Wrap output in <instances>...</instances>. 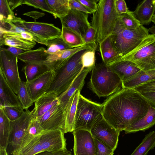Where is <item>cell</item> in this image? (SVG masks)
I'll list each match as a JSON object with an SVG mask.
<instances>
[{"instance_id": "obj_34", "label": "cell", "mask_w": 155, "mask_h": 155, "mask_svg": "<svg viewBox=\"0 0 155 155\" xmlns=\"http://www.w3.org/2000/svg\"><path fill=\"white\" fill-rule=\"evenodd\" d=\"M155 147V131L147 134L141 143L130 155H147L149 151Z\"/></svg>"}, {"instance_id": "obj_13", "label": "cell", "mask_w": 155, "mask_h": 155, "mask_svg": "<svg viewBox=\"0 0 155 155\" xmlns=\"http://www.w3.org/2000/svg\"><path fill=\"white\" fill-rule=\"evenodd\" d=\"M88 17V14L70 9L66 16L60 19L62 27L72 30L83 39L87 31L91 26Z\"/></svg>"}, {"instance_id": "obj_37", "label": "cell", "mask_w": 155, "mask_h": 155, "mask_svg": "<svg viewBox=\"0 0 155 155\" xmlns=\"http://www.w3.org/2000/svg\"><path fill=\"white\" fill-rule=\"evenodd\" d=\"M46 52L49 54L71 48L64 41L61 36L48 42Z\"/></svg>"}, {"instance_id": "obj_30", "label": "cell", "mask_w": 155, "mask_h": 155, "mask_svg": "<svg viewBox=\"0 0 155 155\" xmlns=\"http://www.w3.org/2000/svg\"><path fill=\"white\" fill-rule=\"evenodd\" d=\"M99 49L103 62L106 64L112 62L118 57L110 36L99 44Z\"/></svg>"}, {"instance_id": "obj_31", "label": "cell", "mask_w": 155, "mask_h": 155, "mask_svg": "<svg viewBox=\"0 0 155 155\" xmlns=\"http://www.w3.org/2000/svg\"><path fill=\"white\" fill-rule=\"evenodd\" d=\"M11 133L10 121L0 108V146L7 148Z\"/></svg>"}, {"instance_id": "obj_22", "label": "cell", "mask_w": 155, "mask_h": 155, "mask_svg": "<svg viewBox=\"0 0 155 155\" xmlns=\"http://www.w3.org/2000/svg\"><path fill=\"white\" fill-rule=\"evenodd\" d=\"M58 96L52 92L46 93L35 102L33 117L38 118L59 104Z\"/></svg>"}, {"instance_id": "obj_1", "label": "cell", "mask_w": 155, "mask_h": 155, "mask_svg": "<svg viewBox=\"0 0 155 155\" xmlns=\"http://www.w3.org/2000/svg\"><path fill=\"white\" fill-rule=\"evenodd\" d=\"M102 104L104 118L120 132L144 116L150 107L139 93L123 88Z\"/></svg>"}, {"instance_id": "obj_42", "label": "cell", "mask_w": 155, "mask_h": 155, "mask_svg": "<svg viewBox=\"0 0 155 155\" xmlns=\"http://www.w3.org/2000/svg\"><path fill=\"white\" fill-rule=\"evenodd\" d=\"M23 3L49 13L56 18L54 14L48 5L46 0H23Z\"/></svg>"}, {"instance_id": "obj_56", "label": "cell", "mask_w": 155, "mask_h": 155, "mask_svg": "<svg viewBox=\"0 0 155 155\" xmlns=\"http://www.w3.org/2000/svg\"><path fill=\"white\" fill-rule=\"evenodd\" d=\"M151 22H152L155 24V14H154L152 17L151 19Z\"/></svg>"}, {"instance_id": "obj_10", "label": "cell", "mask_w": 155, "mask_h": 155, "mask_svg": "<svg viewBox=\"0 0 155 155\" xmlns=\"http://www.w3.org/2000/svg\"><path fill=\"white\" fill-rule=\"evenodd\" d=\"M67 107V106L58 104L42 116L37 118L43 129L45 130L60 129L66 133Z\"/></svg>"}, {"instance_id": "obj_43", "label": "cell", "mask_w": 155, "mask_h": 155, "mask_svg": "<svg viewBox=\"0 0 155 155\" xmlns=\"http://www.w3.org/2000/svg\"><path fill=\"white\" fill-rule=\"evenodd\" d=\"M95 155H113L114 150L109 146L94 138Z\"/></svg>"}, {"instance_id": "obj_15", "label": "cell", "mask_w": 155, "mask_h": 155, "mask_svg": "<svg viewBox=\"0 0 155 155\" xmlns=\"http://www.w3.org/2000/svg\"><path fill=\"white\" fill-rule=\"evenodd\" d=\"M74 155H95L94 137L90 131L84 129L73 130Z\"/></svg>"}, {"instance_id": "obj_20", "label": "cell", "mask_w": 155, "mask_h": 155, "mask_svg": "<svg viewBox=\"0 0 155 155\" xmlns=\"http://www.w3.org/2000/svg\"><path fill=\"white\" fill-rule=\"evenodd\" d=\"M0 107L6 106L21 107L17 95L7 82L0 70Z\"/></svg>"}, {"instance_id": "obj_48", "label": "cell", "mask_w": 155, "mask_h": 155, "mask_svg": "<svg viewBox=\"0 0 155 155\" xmlns=\"http://www.w3.org/2000/svg\"><path fill=\"white\" fill-rule=\"evenodd\" d=\"M139 93L147 101L151 107L155 109V92Z\"/></svg>"}, {"instance_id": "obj_55", "label": "cell", "mask_w": 155, "mask_h": 155, "mask_svg": "<svg viewBox=\"0 0 155 155\" xmlns=\"http://www.w3.org/2000/svg\"><path fill=\"white\" fill-rule=\"evenodd\" d=\"M149 31L152 34L155 35V26H153L148 29Z\"/></svg>"}, {"instance_id": "obj_44", "label": "cell", "mask_w": 155, "mask_h": 155, "mask_svg": "<svg viewBox=\"0 0 155 155\" xmlns=\"http://www.w3.org/2000/svg\"><path fill=\"white\" fill-rule=\"evenodd\" d=\"M132 89L138 93L155 92V79L140 84Z\"/></svg>"}, {"instance_id": "obj_40", "label": "cell", "mask_w": 155, "mask_h": 155, "mask_svg": "<svg viewBox=\"0 0 155 155\" xmlns=\"http://www.w3.org/2000/svg\"><path fill=\"white\" fill-rule=\"evenodd\" d=\"M97 46L93 48L90 49L87 51L82 57V63L84 68L92 70L95 67V53Z\"/></svg>"}, {"instance_id": "obj_27", "label": "cell", "mask_w": 155, "mask_h": 155, "mask_svg": "<svg viewBox=\"0 0 155 155\" xmlns=\"http://www.w3.org/2000/svg\"><path fill=\"white\" fill-rule=\"evenodd\" d=\"M80 92L78 89L77 90L71 97L68 104L65 122L66 133L72 132L74 130L75 117Z\"/></svg>"}, {"instance_id": "obj_8", "label": "cell", "mask_w": 155, "mask_h": 155, "mask_svg": "<svg viewBox=\"0 0 155 155\" xmlns=\"http://www.w3.org/2000/svg\"><path fill=\"white\" fill-rule=\"evenodd\" d=\"M0 47V70L8 84L17 95L21 81L18 71V56Z\"/></svg>"}, {"instance_id": "obj_19", "label": "cell", "mask_w": 155, "mask_h": 155, "mask_svg": "<svg viewBox=\"0 0 155 155\" xmlns=\"http://www.w3.org/2000/svg\"><path fill=\"white\" fill-rule=\"evenodd\" d=\"M109 69L117 74L122 82L131 78L141 70L129 61H114L106 64Z\"/></svg>"}, {"instance_id": "obj_14", "label": "cell", "mask_w": 155, "mask_h": 155, "mask_svg": "<svg viewBox=\"0 0 155 155\" xmlns=\"http://www.w3.org/2000/svg\"><path fill=\"white\" fill-rule=\"evenodd\" d=\"M64 134L60 129L44 130L41 134L39 140L43 151L67 150Z\"/></svg>"}, {"instance_id": "obj_41", "label": "cell", "mask_w": 155, "mask_h": 155, "mask_svg": "<svg viewBox=\"0 0 155 155\" xmlns=\"http://www.w3.org/2000/svg\"><path fill=\"white\" fill-rule=\"evenodd\" d=\"M2 108L10 121H14L20 117L24 113L21 107L6 106Z\"/></svg>"}, {"instance_id": "obj_46", "label": "cell", "mask_w": 155, "mask_h": 155, "mask_svg": "<svg viewBox=\"0 0 155 155\" xmlns=\"http://www.w3.org/2000/svg\"><path fill=\"white\" fill-rule=\"evenodd\" d=\"M83 40L86 45L96 42L95 31L91 26L87 31Z\"/></svg>"}, {"instance_id": "obj_29", "label": "cell", "mask_w": 155, "mask_h": 155, "mask_svg": "<svg viewBox=\"0 0 155 155\" xmlns=\"http://www.w3.org/2000/svg\"><path fill=\"white\" fill-rule=\"evenodd\" d=\"M50 70L44 64L41 63L25 64L22 69L27 82L34 80Z\"/></svg>"}, {"instance_id": "obj_52", "label": "cell", "mask_w": 155, "mask_h": 155, "mask_svg": "<svg viewBox=\"0 0 155 155\" xmlns=\"http://www.w3.org/2000/svg\"><path fill=\"white\" fill-rule=\"evenodd\" d=\"M8 1L10 7L12 11L19 6L23 4V0H8Z\"/></svg>"}, {"instance_id": "obj_16", "label": "cell", "mask_w": 155, "mask_h": 155, "mask_svg": "<svg viewBox=\"0 0 155 155\" xmlns=\"http://www.w3.org/2000/svg\"><path fill=\"white\" fill-rule=\"evenodd\" d=\"M54 75V71L50 70L32 81H25L27 89L34 103L46 93L51 85Z\"/></svg>"}, {"instance_id": "obj_23", "label": "cell", "mask_w": 155, "mask_h": 155, "mask_svg": "<svg viewBox=\"0 0 155 155\" xmlns=\"http://www.w3.org/2000/svg\"><path fill=\"white\" fill-rule=\"evenodd\" d=\"M92 69L84 68L75 79L69 87L64 92L58 96L60 104L67 106L69 100L77 90L80 91L83 88L84 80L88 73Z\"/></svg>"}, {"instance_id": "obj_5", "label": "cell", "mask_w": 155, "mask_h": 155, "mask_svg": "<svg viewBox=\"0 0 155 155\" xmlns=\"http://www.w3.org/2000/svg\"><path fill=\"white\" fill-rule=\"evenodd\" d=\"M89 86L99 97L109 96L123 88L120 77L103 62L96 64L92 70Z\"/></svg>"}, {"instance_id": "obj_57", "label": "cell", "mask_w": 155, "mask_h": 155, "mask_svg": "<svg viewBox=\"0 0 155 155\" xmlns=\"http://www.w3.org/2000/svg\"><path fill=\"white\" fill-rule=\"evenodd\" d=\"M154 14H155V9H154Z\"/></svg>"}, {"instance_id": "obj_51", "label": "cell", "mask_w": 155, "mask_h": 155, "mask_svg": "<svg viewBox=\"0 0 155 155\" xmlns=\"http://www.w3.org/2000/svg\"><path fill=\"white\" fill-rule=\"evenodd\" d=\"M27 16L30 17L35 20L42 17L45 15V14L43 13L39 12L36 11H31L26 13L23 14Z\"/></svg>"}, {"instance_id": "obj_50", "label": "cell", "mask_w": 155, "mask_h": 155, "mask_svg": "<svg viewBox=\"0 0 155 155\" xmlns=\"http://www.w3.org/2000/svg\"><path fill=\"white\" fill-rule=\"evenodd\" d=\"M34 155H72L71 153L67 149L57 151H42Z\"/></svg>"}, {"instance_id": "obj_3", "label": "cell", "mask_w": 155, "mask_h": 155, "mask_svg": "<svg viewBox=\"0 0 155 155\" xmlns=\"http://www.w3.org/2000/svg\"><path fill=\"white\" fill-rule=\"evenodd\" d=\"M115 0H100L96 11L93 14L91 26L94 29L96 42L99 44L112 34L119 17Z\"/></svg>"}, {"instance_id": "obj_18", "label": "cell", "mask_w": 155, "mask_h": 155, "mask_svg": "<svg viewBox=\"0 0 155 155\" xmlns=\"http://www.w3.org/2000/svg\"><path fill=\"white\" fill-rule=\"evenodd\" d=\"M97 45L96 42L85 45L59 51L49 54L44 64L53 71L62 65L70 57L84 49L94 48Z\"/></svg>"}, {"instance_id": "obj_54", "label": "cell", "mask_w": 155, "mask_h": 155, "mask_svg": "<svg viewBox=\"0 0 155 155\" xmlns=\"http://www.w3.org/2000/svg\"><path fill=\"white\" fill-rule=\"evenodd\" d=\"M6 148L0 146V155H8Z\"/></svg>"}, {"instance_id": "obj_11", "label": "cell", "mask_w": 155, "mask_h": 155, "mask_svg": "<svg viewBox=\"0 0 155 155\" xmlns=\"http://www.w3.org/2000/svg\"><path fill=\"white\" fill-rule=\"evenodd\" d=\"M34 112L33 109L24 111L22 115L14 121H10L11 133L9 143L11 147V153L20 146L25 135Z\"/></svg>"}, {"instance_id": "obj_25", "label": "cell", "mask_w": 155, "mask_h": 155, "mask_svg": "<svg viewBox=\"0 0 155 155\" xmlns=\"http://www.w3.org/2000/svg\"><path fill=\"white\" fill-rule=\"evenodd\" d=\"M46 49L41 47L37 49L25 51L18 56V59L25 63L44 64L49 54Z\"/></svg>"}, {"instance_id": "obj_2", "label": "cell", "mask_w": 155, "mask_h": 155, "mask_svg": "<svg viewBox=\"0 0 155 155\" xmlns=\"http://www.w3.org/2000/svg\"><path fill=\"white\" fill-rule=\"evenodd\" d=\"M94 47L77 52L54 71L52 81L46 93H54L58 96L65 91L84 69L82 60L83 54L88 49Z\"/></svg>"}, {"instance_id": "obj_45", "label": "cell", "mask_w": 155, "mask_h": 155, "mask_svg": "<svg viewBox=\"0 0 155 155\" xmlns=\"http://www.w3.org/2000/svg\"><path fill=\"white\" fill-rule=\"evenodd\" d=\"M69 5L70 9L85 12L87 14H93L91 10L87 8L78 0H69Z\"/></svg>"}, {"instance_id": "obj_47", "label": "cell", "mask_w": 155, "mask_h": 155, "mask_svg": "<svg viewBox=\"0 0 155 155\" xmlns=\"http://www.w3.org/2000/svg\"><path fill=\"white\" fill-rule=\"evenodd\" d=\"M85 7L92 12L93 14L97 10V3L99 0H78Z\"/></svg>"}, {"instance_id": "obj_38", "label": "cell", "mask_w": 155, "mask_h": 155, "mask_svg": "<svg viewBox=\"0 0 155 155\" xmlns=\"http://www.w3.org/2000/svg\"><path fill=\"white\" fill-rule=\"evenodd\" d=\"M16 16L11 9L8 0H0V23H4L13 19Z\"/></svg>"}, {"instance_id": "obj_53", "label": "cell", "mask_w": 155, "mask_h": 155, "mask_svg": "<svg viewBox=\"0 0 155 155\" xmlns=\"http://www.w3.org/2000/svg\"><path fill=\"white\" fill-rule=\"evenodd\" d=\"M6 49L12 54L17 56L25 51H24L20 49L12 46H9Z\"/></svg>"}, {"instance_id": "obj_9", "label": "cell", "mask_w": 155, "mask_h": 155, "mask_svg": "<svg viewBox=\"0 0 155 155\" xmlns=\"http://www.w3.org/2000/svg\"><path fill=\"white\" fill-rule=\"evenodd\" d=\"M23 23L36 42L46 46L48 42L61 36V30L52 24L27 21L23 20Z\"/></svg>"}, {"instance_id": "obj_32", "label": "cell", "mask_w": 155, "mask_h": 155, "mask_svg": "<svg viewBox=\"0 0 155 155\" xmlns=\"http://www.w3.org/2000/svg\"><path fill=\"white\" fill-rule=\"evenodd\" d=\"M61 37L71 48L86 45L83 38L78 34L64 27H62Z\"/></svg>"}, {"instance_id": "obj_12", "label": "cell", "mask_w": 155, "mask_h": 155, "mask_svg": "<svg viewBox=\"0 0 155 155\" xmlns=\"http://www.w3.org/2000/svg\"><path fill=\"white\" fill-rule=\"evenodd\" d=\"M90 131L94 138L108 145L114 151L115 150L120 132L103 117L92 126Z\"/></svg>"}, {"instance_id": "obj_6", "label": "cell", "mask_w": 155, "mask_h": 155, "mask_svg": "<svg viewBox=\"0 0 155 155\" xmlns=\"http://www.w3.org/2000/svg\"><path fill=\"white\" fill-rule=\"evenodd\" d=\"M125 60L132 62L143 71L155 69V35L149 34L132 51L112 62Z\"/></svg>"}, {"instance_id": "obj_17", "label": "cell", "mask_w": 155, "mask_h": 155, "mask_svg": "<svg viewBox=\"0 0 155 155\" xmlns=\"http://www.w3.org/2000/svg\"><path fill=\"white\" fill-rule=\"evenodd\" d=\"M0 46H12L22 49L25 51L31 50L35 45V41L24 39L21 33L0 31Z\"/></svg>"}, {"instance_id": "obj_21", "label": "cell", "mask_w": 155, "mask_h": 155, "mask_svg": "<svg viewBox=\"0 0 155 155\" xmlns=\"http://www.w3.org/2000/svg\"><path fill=\"white\" fill-rule=\"evenodd\" d=\"M155 6V0H143L138 4L135 11L132 12L141 25H147L151 22Z\"/></svg>"}, {"instance_id": "obj_28", "label": "cell", "mask_w": 155, "mask_h": 155, "mask_svg": "<svg viewBox=\"0 0 155 155\" xmlns=\"http://www.w3.org/2000/svg\"><path fill=\"white\" fill-rule=\"evenodd\" d=\"M41 134L32 137L13 152L12 155H34L42 152L39 141Z\"/></svg>"}, {"instance_id": "obj_49", "label": "cell", "mask_w": 155, "mask_h": 155, "mask_svg": "<svg viewBox=\"0 0 155 155\" xmlns=\"http://www.w3.org/2000/svg\"><path fill=\"white\" fill-rule=\"evenodd\" d=\"M114 5L116 10L119 15L126 13L128 9L124 0H115Z\"/></svg>"}, {"instance_id": "obj_7", "label": "cell", "mask_w": 155, "mask_h": 155, "mask_svg": "<svg viewBox=\"0 0 155 155\" xmlns=\"http://www.w3.org/2000/svg\"><path fill=\"white\" fill-rule=\"evenodd\" d=\"M103 106L79 94L75 117L74 130L90 131L92 126L102 118Z\"/></svg>"}, {"instance_id": "obj_33", "label": "cell", "mask_w": 155, "mask_h": 155, "mask_svg": "<svg viewBox=\"0 0 155 155\" xmlns=\"http://www.w3.org/2000/svg\"><path fill=\"white\" fill-rule=\"evenodd\" d=\"M54 14L56 18L59 19L66 16L70 10L69 0H46Z\"/></svg>"}, {"instance_id": "obj_24", "label": "cell", "mask_w": 155, "mask_h": 155, "mask_svg": "<svg viewBox=\"0 0 155 155\" xmlns=\"http://www.w3.org/2000/svg\"><path fill=\"white\" fill-rule=\"evenodd\" d=\"M155 125V109L150 106L147 114L128 126L124 131L126 134L144 131Z\"/></svg>"}, {"instance_id": "obj_4", "label": "cell", "mask_w": 155, "mask_h": 155, "mask_svg": "<svg viewBox=\"0 0 155 155\" xmlns=\"http://www.w3.org/2000/svg\"><path fill=\"white\" fill-rule=\"evenodd\" d=\"M149 32L148 29L141 25L136 29L128 28L122 23L119 17L110 36L118 58L133 50L149 35Z\"/></svg>"}, {"instance_id": "obj_39", "label": "cell", "mask_w": 155, "mask_h": 155, "mask_svg": "<svg viewBox=\"0 0 155 155\" xmlns=\"http://www.w3.org/2000/svg\"><path fill=\"white\" fill-rule=\"evenodd\" d=\"M119 19L126 27L130 29H136L141 25L134 17L132 11L128 9L126 13L120 15Z\"/></svg>"}, {"instance_id": "obj_36", "label": "cell", "mask_w": 155, "mask_h": 155, "mask_svg": "<svg viewBox=\"0 0 155 155\" xmlns=\"http://www.w3.org/2000/svg\"><path fill=\"white\" fill-rule=\"evenodd\" d=\"M44 130L38 119L32 117L21 146L26 143L32 137L40 135Z\"/></svg>"}, {"instance_id": "obj_35", "label": "cell", "mask_w": 155, "mask_h": 155, "mask_svg": "<svg viewBox=\"0 0 155 155\" xmlns=\"http://www.w3.org/2000/svg\"><path fill=\"white\" fill-rule=\"evenodd\" d=\"M23 110H27L32 106L33 102L27 89L26 82H20L17 94Z\"/></svg>"}, {"instance_id": "obj_26", "label": "cell", "mask_w": 155, "mask_h": 155, "mask_svg": "<svg viewBox=\"0 0 155 155\" xmlns=\"http://www.w3.org/2000/svg\"><path fill=\"white\" fill-rule=\"evenodd\" d=\"M155 79V69L145 71L141 70L131 78L122 82V86L123 88L133 89Z\"/></svg>"}]
</instances>
